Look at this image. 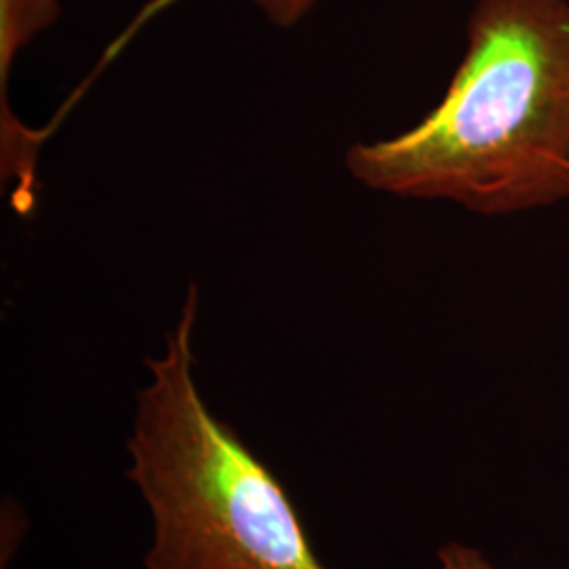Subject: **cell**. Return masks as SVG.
Masks as SVG:
<instances>
[{
	"label": "cell",
	"instance_id": "6da1fadb",
	"mask_svg": "<svg viewBox=\"0 0 569 569\" xmlns=\"http://www.w3.org/2000/svg\"><path fill=\"white\" fill-rule=\"evenodd\" d=\"M371 190L483 216L569 199V0H479L446 96L403 133L357 143Z\"/></svg>",
	"mask_w": 569,
	"mask_h": 569
},
{
	"label": "cell",
	"instance_id": "7a4b0ae2",
	"mask_svg": "<svg viewBox=\"0 0 569 569\" xmlns=\"http://www.w3.org/2000/svg\"><path fill=\"white\" fill-rule=\"evenodd\" d=\"M190 284L163 357L146 359L127 479L148 505L154 538L146 569H329L312 549L281 481L204 403L192 336Z\"/></svg>",
	"mask_w": 569,
	"mask_h": 569
},
{
	"label": "cell",
	"instance_id": "3957f363",
	"mask_svg": "<svg viewBox=\"0 0 569 569\" xmlns=\"http://www.w3.org/2000/svg\"><path fill=\"white\" fill-rule=\"evenodd\" d=\"M268 20L279 28L296 26L319 4V0H253Z\"/></svg>",
	"mask_w": 569,
	"mask_h": 569
},
{
	"label": "cell",
	"instance_id": "277c9868",
	"mask_svg": "<svg viewBox=\"0 0 569 569\" xmlns=\"http://www.w3.org/2000/svg\"><path fill=\"white\" fill-rule=\"evenodd\" d=\"M441 569H493L481 550L451 542L439 550Z\"/></svg>",
	"mask_w": 569,
	"mask_h": 569
}]
</instances>
